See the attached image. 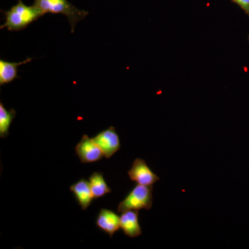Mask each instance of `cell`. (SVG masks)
I'll list each match as a JSON object with an SVG mask.
<instances>
[{
  "mask_svg": "<svg viewBox=\"0 0 249 249\" xmlns=\"http://www.w3.org/2000/svg\"><path fill=\"white\" fill-rule=\"evenodd\" d=\"M70 189L76 196L80 208L83 211L88 209L91 201L94 199L89 181L81 178L78 182L72 185Z\"/></svg>",
  "mask_w": 249,
  "mask_h": 249,
  "instance_id": "cell-9",
  "label": "cell"
},
{
  "mask_svg": "<svg viewBox=\"0 0 249 249\" xmlns=\"http://www.w3.org/2000/svg\"><path fill=\"white\" fill-rule=\"evenodd\" d=\"M128 176L132 181L144 186H152L160 179L149 168L145 160L139 158L134 160L128 171Z\"/></svg>",
  "mask_w": 249,
  "mask_h": 249,
  "instance_id": "cell-5",
  "label": "cell"
},
{
  "mask_svg": "<svg viewBox=\"0 0 249 249\" xmlns=\"http://www.w3.org/2000/svg\"><path fill=\"white\" fill-rule=\"evenodd\" d=\"M96 223L97 227L110 237L121 228L120 217L111 210L101 209Z\"/></svg>",
  "mask_w": 249,
  "mask_h": 249,
  "instance_id": "cell-7",
  "label": "cell"
},
{
  "mask_svg": "<svg viewBox=\"0 0 249 249\" xmlns=\"http://www.w3.org/2000/svg\"><path fill=\"white\" fill-rule=\"evenodd\" d=\"M248 39H249V37H248Z\"/></svg>",
  "mask_w": 249,
  "mask_h": 249,
  "instance_id": "cell-14",
  "label": "cell"
},
{
  "mask_svg": "<svg viewBox=\"0 0 249 249\" xmlns=\"http://www.w3.org/2000/svg\"><path fill=\"white\" fill-rule=\"evenodd\" d=\"M121 229L124 235L131 238L142 235V230L139 222V211H124L120 217Z\"/></svg>",
  "mask_w": 249,
  "mask_h": 249,
  "instance_id": "cell-8",
  "label": "cell"
},
{
  "mask_svg": "<svg viewBox=\"0 0 249 249\" xmlns=\"http://www.w3.org/2000/svg\"><path fill=\"white\" fill-rule=\"evenodd\" d=\"M153 186L138 184L134 187L118 206V212L151 209L153 204Z\"/></svg>",
  "mask_w": 249,
  "mask_h": 249,
  "instance_id": "cell-3",
  "label": "cell"
},
{
  "mask_svg": "<svg viewBox=\"0 0 249 249\" xmlns=\"http://www.w3.org/2000/svg\"><path fill=\"white\" fill-rule=\"evenodd\" d=\"M35 6L41 14H62L66 16L71 26L73 34L78 22L83 20L88 16V11L78 9L67 0H34Z\"/></svg>",
  "mask_w": 249,
  "mask_h": 249,
  "instance_id": "cell-2",
  "label": "cell"
},
{
  "mask_svg": "<svg viewBox=\"0 0 249 249\" xmlns=\"http://www.w3.org/2000/svg\"><path fill=\"white\" fill-rule=\"evenodd\" d=\"M89 183L94 199L102 197L111 192V188L105 181L103 174L100 172H95L89 177Z\"/></svg>",
  "mask_w": 249,
  "mask_h": 249,
  "instance_id": "cell-11",
  "label": "cell"
},
{
  "mask_svg": "<svg viewBox=\"0 0 249 249\" xmlns=\"http://www.w3.org/2000/svg\"><path fill=\"white\" fill-rule=\"evenodd\" d=\"M93 141L101 149L106 159H109L121 148L120 139L115 127H110L93 137Z\"/></svg>",
  "mask_w": 249,
  "mask_h": 249,
  "instance_id": "cell-6",
  "label": "cell"
},
{
  "mask_svg": "<svg viewBox=\"0 0 249 249\" xmlns=\"http://www.w3.org/2000/svg\"><path fill=\"white\" fill-rule=\"evenodd\" d=\"M75 151L80 161L83 163H90L98 161L103 158V152L97 143L84 134L81 140L75 147Z\"/></svg>",
  "mask_w": 249,
  "mask_h": 249,
  "instance_id": "cell-4",
  "label": "cell"
},
{
  "mask_svg": "<svg viewBox=\"0 0 249 249\" xmlns=\"http://www.w3.org/2000/svg\"><path fill=\"white\" fill-rule=\"evenodd\" d=\"M231 1L238 5L240 9L243 10L249 17V0H231Z\"/></svg>",
  "mask_w": 249,
  "mask_h": 249,
  "instance_id": "cell-13",
  "label": "cell"
},
{
  "mask_svg": "<svg viewBox=\"0 0 249 249\" xmlns=\"http://www.w3.org/2000/svg\"><path fill=\"white\" fill-rule=\"evenodd\" d=\"M32 58H28L27 60L19 62H12L0 60V86L8 84L14 81L18 76V67L31 62Z\"/></svg>",
  "mask_w": 249,
  "mask_h": 249,
  "instance_id": "cell-10",
  "label": "cell"
},
{
  "mask_svg": "<svg viewBox=\"0 0 249 249\" xmlns=\"http://www.w3.org/2000/svg\"><path fill=\"white\" fill-rule=\"evenodd\" d=\"M2 12L5 16V22L0 29L6 28L9 31H22L43 16L35 6H28L22 0H18V4L9 11Z\"/></svg>",
  "mask_w": 249,
  "mask_h": 249,
  "instance_id": "cell-1",
  "label": "cell"
},
{
  "mask_svg": "<svg viewBox=\"0 0 249 249\" xmlns=\"http://www.w3.org/2000/svg\"><path fill=\"white\" fill-rule=\"evenodd\" d=\"M16 116V111L14 109H7L4 104L0 103V137L6 138L9 136V128L13 121Z\"/></svg>",
  "mask_w": 249,
  "mask_h": 249,
  "instance_id": "cell-12",
  "label": "cell"
}]
</instances>
